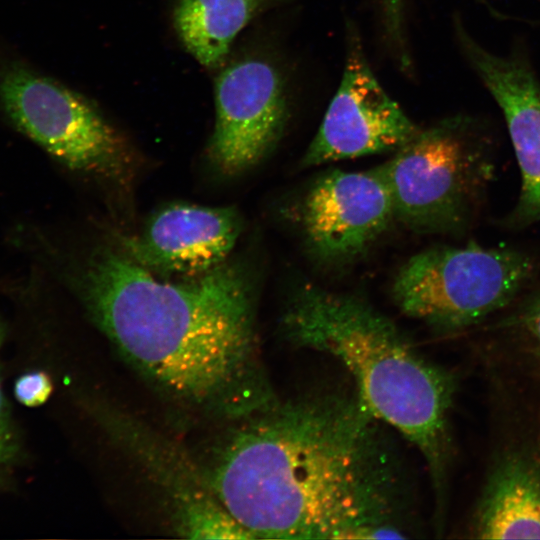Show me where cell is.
<instances>
[{
	"label": "cell",
	"instance_id": "52a82bcc",
	"mask_svg": "<svg viewBox=\"0 0 540 540\" xmlns=\"http://www.w3.org/2000/svg\"><path fill=\"white\" fill-rule=\"evenodd\" d=\"M214 94L208 157L223 174L236 175L260 162L282 136L289 117L285 83L271 62L250 57L220 72Z\"/></svg>",
	"mask_w": 540,
	"mask_h": 540
},
{
	"label": "cell",
	"instance_id": "e0dca14e",
	"mask_svg": "<svg viewBox=\"0 0 540 540\" xmlns=\"http://www.w3.org/2000/svg\"><path fill=\"white\" fill-rule=\"evenodd\" d=\"M16 451L11 430L0 433V467L12 458Z\"/></svg>",
	"mask_w": 540,
	"mask_h": 540
},
{
	"label": "cell",
	"instance_id": "ac0fdd59",
	"mask_svg": "<svg viewBox=\"0 0 540 540\" xmlns=\"http://www.w3.org/2000/svg\"><path fill=\"white\" fill-rule=\"evenodd\" d=\"M5 336V327L2 321H0V349ZM10 429L9 414L7 404L3 396L0 385V433L6 432Z\"/></svg>",
	"mask_w": 540,
	"mask_h": 540
},
{
	"label": "cell",
	"instance_id": "8fae6325",
	"mask_svg": "<svg viewBox=\"0 0 540 540\" xmlns=\"http://www.w3.org/2000/svg\"><path fill=\"white\" fill-rule=\"evenodd\" d=\"M242 229L232 207L168 205L134 235H118L116 245L157 276L194 277L224 263Z\"/></svg>",
	"mask_w": 540,
	"mask_h": 540
},
{
	"label": "cell",
	"instance_id": "9c48e42d",
	"mask_svg": "<svg viewBox=\"0 0 540 540\" xmlns=\"http://www.w3.org/2000/svg\"><path fill=\"white\" fill-rule=\"evenodd\" d=\"M395 220L380 166L367 171L332 170L303 198L300 225L309 253L320 263L348 264L364 254Z\"/></svg>",
	"mask_w": 540,
	"mask_h": 540
},
{
	"label": "cell",
	"instance_id": "30bf717a",
	"mask_svg": "<svg viewBox=\"0 0 540 540\" xmlns=\"http://www.w3.org/2000/svg\"><path fill=\"white\" fill-rule=\"evenodd\" d=\"M461 51L498 105L521 173V191L512 220L540 221V80L523 52L493 53L455 20Z\"/></svg>",
	"mask_w": 540,
	"mask_h": 540
},
{
	"label": "cell",
	"instance_id": "5b68a950",
	"mask_svg": "<svg viewBox=\"0 0 540 540\" xmlns=\"http://www.w3.org/2000/svg\"><path fill=\"white\" fill-rule=\"evenodd\" d=\"M534 269L529 256L514 250L434 247L400 267L391 293L407 316L441 330L462 329L508 305Z\"/></svg>",
	"mask_w": 540,
	"mask_h": 540
},
{
	"label": "cell",
	"instance_id": "d6986e66",
	"mask_svg": "<svg viewBox=\"0 0 540 540\" xmlns=\"http://www.w3.org/2000/svg\"><path fill=\"white\" fill-rule=\"evenodd\" d=\"M536 356H538L540 358V354H536Z\"/></svg>",
	"mask_w": 540,
	"mask_h": 540
},
{
	"label": "cell",
	"instance_id": "5bb4252c",
	"mask_svg": "<svg viewBox=\"0 0 540 540\" xmlns=\"http://www.w3.org/2000/svg\"><path fill=\"white\" fill-rule=\"evenodd\" d=\"M387 38L403 66L409 64L405 41L404 0H380Z\"/></svg>",
	"mask_w": 540,
	"mask_h": 540
},
{
	"label": "cell",
	"instance_id": "ba28073f",
	"mask_svg": "<svg viewBox=\"0 0 540 540\" xmlns=\"http://www.w3.org/2000/svg\"><path fill=\"white\" fill-rule=\"evenodd\" d=\"M349 36L340 85L302 166L395 151L420 130L378 82L358 35Z\"/></svg>",
	"mask_w": 540,
	"mask_h": 540
},
{
	"label": "cell",
	"instance_id": "7a4b0ae2",
	"mask_svg": "<svg viewBox=\"0 0 540 540\" xmlns=\"http://www.w3.org/2000/svg\"><path fill=\"white\" fill-rule=\"evenodd\" d=\"M67 278L118 352L173 399L240 419L275 398L258 353L254 285L242 265L225 261L172 282L116 244H100Z\"/></svg>",
	"mask_w": 540,
	"mask_h": 540
},
{
	"label": "cell",
	"instance_id": "2e32d148",
	"mask_svg": "<svg viewBox=\"0 0 540 540\" xmlns=\"http://www.w3.org/2000/svg\"><path fill=\"white\" fill-rule=\"evenodd\" d=\"M519 324L536 345V354H540V294L523 308L519 315Z\"/></svg>",
	"mask_w": 540,
	"mask_h": 540
},
{
	"label": "cell",
	"instance_id": "8992f818",
	"mask_svg": "<svg viewBox=\"0 0 540 540\" xmlns=\"http://www.w3.org/2000/svg\"><path fill=\"white\" fill-rule=\"evenodd\" d=\"M0 100L13 124L67 168L127 189L136 168L134 152L84 97L14 66L0 80Z\"/></svg>",
	"mask_w": 540,
	"mask_h": 540
},
{
	"label": "cell",
	"instance_id": "6da1fadb",
	"mask_svg": "<svg viewBox=\"0 0 540 540\" xmlns=\"http://www.w3.org/2000/svg\"><path fill=\"white\" fill-rule=\"evenodd\" d=\"M238 420L210 484L250 539L408 537L404 461L355 390L276 395Z\"/></svg>",
	"mask_w": 540,
	"mask_h": 540
},
{
	"label": "cell",
	"instance_id": "4fadbf2b",
	"mask_svg": "<svg viewBox=\"0 0 540 540\" xmlns=\"http://www.w3.org/2000/svg\"><path fill=\"white\" fill-rule=\"evenodd\" d=\"M284 0H177L173 22L186 50L207 68L224 62L233 40L260 12Z\"/></svg>",
	"mask_w": 540,
	"mask_h": 540
},
{
	"label": "cell",
	"instance_id": "7c38bea8",
	"mask_svg": "<svg viewBox=\"0 0 540 540\" xmlns=\"http://www.w3.org/2000/svg\"><path fill=\"white\" fill-rule=\"evenodd\" d=\"M470 532L477 539H540V430L497 453Z\"/></svg>",
	"mask_w": 540,
	"mask_h": 540
},
{
	"label": "cell",
	"instance_id": "277c9868",
	"mask_svg": "<svg viewBox=\"0 0 540 540\" xmlns=\"http://www.w3.org/2000/svg\"><path fill=\"white\" fill-rule=\"evenodd\" d=\"M380 165L395 220L418 233L463 228L492 178V139L476 118L458 115L420 129Z\"/></svg>",
	"mask_w": 540,
	"mask_h": 540
},
{
	"label": "cell",
	"instance_id": "3957f363",
	"mask_svg": "<svg viewBox=\"0 0 540 540\" xmlns=\"http://www.w3.org/2000/svg\"><path fill=\"white\" fill-rule=\"evenodd\" d=\"M280 327L292 345L333 356L346 368L361 403L422 455L441 510L451 457L452 375L421 356L367 301L312 283L289 295Z\"/></svg>",
	"mask_w": 540,
	"mask_h": 540
},
{
	"label": "cell",
	"instance_id": "9a60e30c",
	"mask_svg": "<svg viewBox=\"0 0 540 540\" xmlns=\"http://www.w3.org/2000/svg\"><path fill=\"white\" fill-rule=\"evenodd\" d=\"M16 398L24 405L33 407L43 404L50 396L52 383L44 372L22 375L15 383Z\"/></svg>",
	"mask_w": 540,
	"mask_h": 540
}]
</instances>
